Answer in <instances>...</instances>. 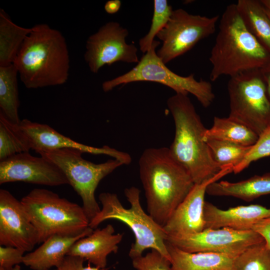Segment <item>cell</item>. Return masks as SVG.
Here are the masks:
<instances>
[{"label":"cell","mask_w":270,"mask_h":270,"mask_svg":"<svg viewBox=\"0 0 270 270\" xmlns=\"http://www.w3.org/2000/svg\"><path fill=\"white\" fill-rule=\"evenodd\" d=\"M138 164L148 214L163 227L195 184L168 148L145 150Z\"/></svg>","instance_id":"1"},{"label":"cell","mask_w":270,"mask_h":270,"mask_svg":"<svg viewBox=\"0 0 270 270\" xmlns=\"http://www.w3.org/2000/svg\"><path fill=\"white\" fill-rule=\"evenodd\" d=\"M13 64L27 88L62 85L68 80L70 68L66 40L46 24L34 25Z\"/></svg>","instance_id":"2"},{"label":"cell","mask_w":270,"mask_h":270,"mask_svg":"<svg viewBox=\"0 0 270 270\" xmlns=\"http://www.w3.org/2000/svg\"><path fill=\"white\" fill-rule=\"evenodd\" d=\"M209 60L212 82L260 70L270 62V53L248 30L236 4L228 6L221 16Z\"/></svg>","instance_id":"3"},{"label":"cell","mask_w":270,"mask_h":270,"mask_svg":"<svg viewBox=\"0 0 270 270\" xmlns=\"http://www.w3.org/2000/svg\"><path fill=\"white\" fill-rule=\"evenodd\" d=\"M175 126L169 148L172 156L190 174L194 184L214 176L222 169L204 139L206 130L188 95L176 94L167 100Z\"/></svg>","instance_id":"4"},{"label":"cell","mask_w":270,"mask_h":270,"mask_svg":"<svg viewBox=\"0 0 270 270\" xmlns=\"http://www.w3.org/2000/svg\"><path fill=\"white\" fill-rule=\"evenodd\" d=\"M124 192L130 204L128 208L123 206L116 194L101 193L98 198L102 208L90 222L89 226L94 229L105 220H120L129 227L135 236V241L128 253L132 259L142 256L146 250L150 248L158 250L170 261L166 244L167 235L163 227L158 224L142 208L140 202V190L132 186L126 188Z\"/></svg>","instance_id":"5"},{"label":"cell","mask_w":270,"mask_h":270,"mask_svg":"<svg viewBox=\"0 0 270 270\" xmlns=\"http://www.w3.org/2000/svg\"><path fill=\"white\" fill-rule=\"evenodd\" d=\"M36 228L39 244L50 236H75L89 227L82 206L45 188H34L20 200Z\"/></svg>","instance_id":"6"},{"label":"cell","mask_w":270,"mask_h":270,"mask_svg":"<svg viewBox=\"0 0 270 270\" xmlns=\"http://www.w3.org/2000/svg\"><path fill=\"white\" fill-rule=\"evenodd\" d=\"M160 44L159 41L154 40L150 48L136 66L122 75L104 82L103 90L108 92L117 86L133 82H155L171 88L176 94H191L204 108L210 106L215 98L212 84L206 80H196L194 74L184 76L172 71L156 54V50Z\"/></svg>","instance_id":"7"},{"label":"cell","mask_w":270,"mask_h":270,"mask_svg":"<svg viewBox=\"0 0 270 270\" xmlns=\"http://www.w3.org/2000/svg\"><path fill=\"white\" fill-rule=\"evenodd\" d=\"M84 152L74 148H60L42 152L38 154L56 164L68 182L80 196L82 208L90 222L100 210L95 197L100 182L116 168L124 165L120 161L110 159L95 164L85 160Z\"/></svg>","instance_id":"8"},{"label":"cell","mask_w":270,"mask_h":270,"mask_svg":"<svg viewBox=\"0 0 270 270\" xmlns=\"http://www.w3.org/2000/svg\"><path fill=\"white\" fill-rule=\"evenodd\" d=\"M228 117L258 136L270 128V101L260 70L230 77L228 83Z\"/></svg>","instance_id":"9"},{"label":"cell","mask_w":270,"mask_h":270,"mask_svg":"<svg viewBox=\"0 0 270 270\" xmlns=\"http://www.w3.org/2000/svg\"><path fill=\"white\" fill-rule=\"evenodd\" d=\"M218 16L192 14L182 8L173 10L166 26L156 36L162 42L156 52L166 64L191 50L198 42L213 34Z\"/></svg>","instance_id":"10"},{"label":"cell","mask_w":270,"mask_h":270,"mask_svg":"<svg viewBox=\"0 0 270 270\" xmlns=\"http://www.w3.org/2000/svg\"><path fill=\"white\" fill-rule=\"evenodd\" d=\"M166 242L186 252H214L238 256L250 247L264 240L252 230L222 228H206L184 236H167Z\"/></svg>","instance_id":"11"},{"label":"cell","mask_w":270,"mask_h":270,"mask_svg":"<svg viewBox=\"0 0 270 270\" xmlns=\"http://www.w3.org/2000/svg\"><path fill=\"white\" fill-rule=\"evenodd\" d=\"M127 29L116 22H109L86 40L84 58L90 72L97 73L106 64L118 62H139L137 48L126 41Z\"/></svg>","instance_id":"12"},{"label":"cell","mask_w":270,"mask_h":270,"mask_svg":"<svg viewBox=\"0 0 270 270\" xmlns=\"http://www.w3.org/2000/svg\"><path fill=\"white\" fill-rule=\"evenodd\" d=\"M16 182L48 186L68 184L56 164L29 152L18 154L0 162V184Z\"/></svg>","instance_id":"13"},{"label":"cell","mask_w":270,"mask_h":270,"mask_svg":"<svg viewBox=\"0 0 270 270\" xmlns=\"http://www.w3.org/2000/svg\"><path fill=\"white\" fill-rule=\"evenodd\" d=\"M39 244L37 231L21 201L0 190V245L31 252Z\"/></svg>","instance_id":"14"},{"label":"cell","mask_w":270,"mask_h":270,"mask_svg":"<svg viewBox=\"0 0 270 270\" xmlns=\"http://www.w3.org/2000/svg\"><path fill=\"white\" fill-rule=\"evenodd\" d=\"M232 172L233 166H228L211 178L200 184H195L163 226L167 236H184L204 230V208L207 188L212 183Z\"/></svg>","instance_id":"15"},{"label":"cell","mask_w":270,"mask_h":270,"mask_svg":"<svg viewBox=\"0 0 270 270\" xmlns=\"http://www.w3.org/2000/svg\"><path fill=\"white\" fill-rule=\"evenodd\" d=\"M20 126L28 137L32 150L38 154L56 149L74 148L84 153L108 156L124 164H128L132 162L131 156L128 153L108 146L97 148L85 145L64 136L46 124L25 118L21 120Z\"/></svg>","instance_id":"16"},{"label":"cell","mask_w":270,"mask_h":270,"mask_svg":"<svg viewBox=\"0 0 270 270\" xmlns=\"http://www.w3.org/2000/svg\"><path fill=\"white\" fill-rule=\"evenodd\" d=\"M204 216V229L228 228L237 230H251L259 221L270 216V208L254 204L222 210L206 201Z\"/></svg>","instance_id":"17"},{"label":"cell","mask_w":270,"mask_h":270,"mask_svg":"<svg viewBox=\"0 0 270 270\" xmlns=\"http://www.w3.org/2000/svg\"><path fill=\"white\" fill-rule=\"evenodd\" d=\"M114 232L112 224L102 229L96 228L90 235L76 241L67 256L80 257L96 267L104 269L107 264L108 256L117 252L118 244L123 238L122 234Z\"/></svg>","instance_id":"18"},{"label":"cell","mask_w":270,"mask_h":270,"mask_svg":"<svg viewBox=\"0 0 270 270\" xmlns=\"http://www.w3.org/2000/svg\"><path fill=\"white\" fill-rule=\"evenodd\" d=\"M90 226L75 236L56 234L50 236L36 250L24 256L23 264L34 270H48L59 267L72 245L80 239L91 234Z\"/></svg>","instance_id":"19"},{"label":"cell","mask_w":270,"mask_h":270,"mask_svg":"<svg viewBox=\"0 0 270 270\" xmlns=\"http://www.w3.org/2000/svg\"><path fill=\"white\" fill-rule=\"evenodd\" d=\"M170 259V270H237V256L214 252H189L166 240Z\"/></svg>","instance_id":"20"},{"label":"cell","mask_w":270,"mask_h":270,"mask_svg":"<svg viewBox=\"0 0 270 270\" xmlns=\"http://www.w3.org/2000/svg\"><path fill=\"white\" fill-rule=\"evenodd\" d=\"M206 194L212 196H232L251 202L261 196L270 194V173L255 175L234 182L217 181L208 186Z\"/></svg>","instance_id":"21"},{"label":"cell","mask_w":270,"mask_h":270,"mask_svg":"<svg viewBox=\"0 0 270 270\" xmlns=\"http://www.w3.org/2000/svg\"><path fill=\"white\" fill-rule=\"evenodd\" d=\"M236 4L248 30L270 53V18L261 0H238Z\"/></svg>","instance_id":"22"},{"label":"cell","mask_w":270,"mask_h":270,"mask_svg":"<svg viewBox=\"0 0 270 270\" xmlns=\"http://www.w3.org/2000/svg\"><path fill=\"white\" fill-rule=\"evenodd\" d=\"M32 28L14 23L3 9H0V66L14 64Z\"/></svg>","instance_id":"23"},{"label":"cell","mask_w":270,"mask_h":270,"mask_svg":"<svg viewBox=\"0 0 270 270\" xmlns=\"http://www.w3.org/2000/svg\"><path fill=\"white\" fill-rule=\"evenodd\" d=\"M258 138V136L252 130L228 116H214L212 126L204 134L205 141L216 140L248 146L255 144Z\"/></svg>","instance_id":"24"},{"label":"cell","mask_w":270,"mask_h":270,"mask_svg":"<svg viewBox=\"0 0 270 270\" xmlns=\"http://www.w3.org/2000/svg\"><path fill=\"white\" fill-rule=\"evenodd\" d=\"M18 74L14 64L0 66V112L16 124L21 122L18 114Z\"/></svg>","instance_id":"25"},{"label":"cell","mask_w":270,"mask_h":270,"mask_svg":"<svg viewBox=\"0 0 270 270\" xmlns=\"http://www.w3.org/2000/svg\"><path fill=\"white\" fill-rule=\"evenodd\" d=\"M30 150V139L20 124L11 122L0 112V162Z\"/></svg>","instance_id":"26"},{"label":"cell","mask_w":270,"mask_h":270,"mask_svg":"<svg viewBox=\"0 0 270 270\" xmlns=\"http://www.w3.org/2000/svg\"><path fill=\"white\" fill-rule=\"evenodd\" d=\"M215 162L222 168L228 166L233 168L238 165L250 151L252 146L209 139L206 140Z\"/></svg>","instance_id":"27"},{"label":"cell","mask_w":270,"mask_h":270,"mask_svg":"<svg viewBox=\"0 0 270 270\" xmlns=\"http://www.w3.org/2000/svg\"><path fill=\"white\" fill-rule=\"evenodd\" d=\"M237 270H270V248L265 242L252 246L238 255Z\"/></svg>","instance_id":"28"},{"label":"cell","mask_w":270,"mask_h":270,"mask_svg":"<svg viewBox=\"0 0 270 270\" xmlns=\"http://www.w3.org/2000/svg\"><path fill=\"white\" fill-rule=\"evenodd\" d=\"M154 12L150 28L139 40L140 50L146 53L151 48L154 37L166 26L173 10L166 0H154Z\"/></svg>","instance_id":"29"},{"label":"cell","mask_w":270,"mask_h":270,"mask_svg":"<svg viewBox=\"0 0 270 270\" xmlns=\"http://www.w3.org/2000/svg\"><path fill=\"white\" fill-rule=\"evenodd\" d=\"M270 156V128L258 136L243 160L233 168V172L238 174L247 168L250 164L263 158Z\"/></svg>","instance_id":"30"},{"label":"cell","mask_w":270,"mask_h":270,"mask_svg":"<svg viewBox=\"0 0 270 270\" xmlns=\"http://www.w3.org/2000/svg\"><path fill=\"white\" fill-rule=\"evenodd\" d=\"M132 264L136 270H170V260L155 250L145 256L132 259Z\"/></svg>","instance_id":"31"},{"label":"cell","mask_w":270,"mask_h":270,"mask_svg":"<svg viewBox=\"0 0 270 270\" xmlns=\"http://www.w3.org/2000/svg\"><path fill=\"white\" fill-rule=\"evenodd\" d=\"M24 252L16 248L0 246V266L6 270H12L15 266L23 263Z\"/></svg>","instance_id":"32"},{"label":"cell","mask_w":270,"mask_h":270,"mask_svg":"<svg viewBox=\"0 0 270 270\" xmlns=\"http://www.w3.org/2000/svg\"><path fill=\"white\" fill-rule=\"evenodd\" d=\"M85 260L78 256H66L62 264L54 270H101L90 264L84 266Z\"/></svg>","instance_id":"33"},{"label":"cell","mask_w":270,"mask_h":270,"mask_svg":"<svg viewBox=\"0 0 270 270\" xmlns=\"http://www.w3.org/2000/svg\"><path fill=\"white\" fill-rule=\"evenodd\" d=\"M252 230L262 236L266 245L270 248V216L259 221L254 226Z\"/></svg>","instance_id":"34"},{"label":"cell","mask_w":270,"mask_h":270,"mask_svg":"<svg viewBox=\"0 0 270 270\" xmlns=\"http://www.w3.org/2000/svg\"><path fill=\"white\" fill-rule=\"evenodd\" d=\"M265 84L267 96L270 101V62L260 70Z\"/></svg>","instance_id":"35"},{"label":"cell","mask_w":270,"mask_h":270,"mask_svg":"<svg viewBox=\"0 0 270 270\" xmlns=\"http://www.w3.org/2000/svg\"><path fill=\"white\" fill-rule=\"evenodd\" d=\"M121 6L120 0H110L107 1L104 6L105 11L109 14H114L117 12Z\"/></svg>","instance_id":"36"},{"label":"cell","mask_w":270,"mask_h":270,"mask_svg":"<svg viewBox=\"0 0 270 270\" xmlns=\"http://www.w3.org/2000/svg\"><path fill=\"white\" fill-rule=\"evenodd\" d=\"M262 4L266 7L270 8V0H260Z\"/></svg>","instance_id":"37"},{"label":"cell","mask_w":270,"mask_h":270,"mask_svg":"<svg viewBox=\"0 0 270 270\" xmlns=\"http://www.w3.org/2000/svg\"><path fill=\"white\" fill-rule=\"evenodd\" d=\"M0 270H6L2 267L0 266ZM12 270H21L20 266L19 264L15 266Z\"/></svg>","instance_id":"38"},{"label":"cell","mask_w":270,"mask_h":270,"mask_svg":"<svg viewBox=\"0 0 270 270\" xmlns=\"http://www.w3.org/2000/svg\"><path fill=\"white\" fill-rule=\"evenodd\" d=\"M265 9L266 12L269 18H270V8L265 6Z\"/></svg>","instance_id":"39"},{"label":"cell","mask_w":270,"mask_h":270,"mask_svg":"<svg viewBox=\"0 0 270 270\" xmlns=\"http://www.w3.org/2000/svg\"></svg>","instance_id":"40"}]
</instances>
